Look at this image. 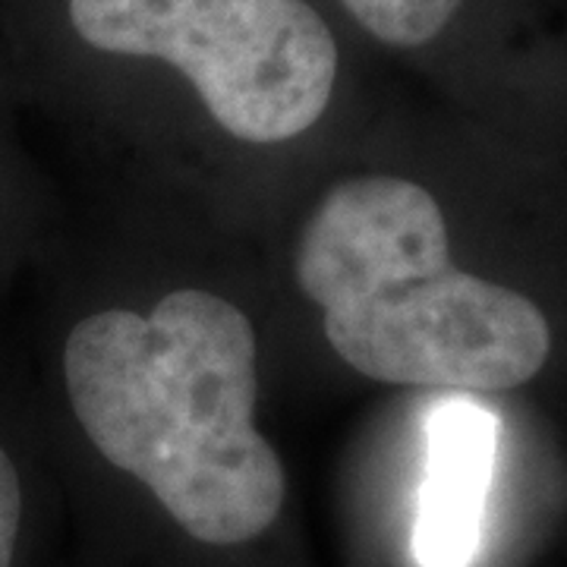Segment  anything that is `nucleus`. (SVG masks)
<instances>
[{"instance_id": "20e7f679", "label": "nucleus", "mask_w": 567, "mask_h": 567, "mask_svg": "<svg viewBox=\"0 0 567 567\" xmlns=\"http://www.w3.org/2000/svg\"><path fill=\"white\" fill-rule=\"evenodd\" d=\"M425 439L413 555L420 567H470L483 543L498 423L486 406L454 398L432 410Z\"/></svg>"}, {"instance_id": "39448f33", "label": "nucleus", "mask_w": 567, "mask_h": 567, "mask_svg": "<svg viewBox=\"0 0 567 567\" xmlns=\"http://www.w3.org/2000/svg\"><path fill=\"white\" fill-rule=\"evenodd\" d=\"M341 3L375 39L398 48H416L432 41L461 7V0H341Z\"/></svg>"}, {"instance_id": "f257e3e1", "label": "nucleus", "mask_w": 567, "mask_h": 567, "mask_svg": "<svg viewBox=\"0 0 567 567\" xmlns=\"http://www.w3.org/2000/svg\"><path fill=\"white\" fill-rule=\"evenodd\" d=\"M256 353L249 319L208 290L167 293L148 316L95 312L63 347L89 442L208 546L256 539L284 505V466L252 423Z\"/></svg>"}, {"instance_id": "423d86ee", "label": "nucleus", "mask_w": 567, "mask_h": 567, "mask_svg": "<svg viewBox=\"0 0 567 567\" xmlns=\"http://www.w3.org/2000/svg\"><path fill=\"white\" fill-rule=\"evenodd\" d=\"M22 524L20 473L10 454L0 447V567H13V551Z\"/></svg>"}, {"instance_id": "f03ea898", "label": "nucleus", "mask_w": 567, "mask_h": 567, "mask_svg": "<svg viewBox=\"0 0 567 567\" xmlns=\"http://www.w3.org/2000/svg\"><path fill=\"white\" fill-rule=\"evenodd\" d=\"M297 281L334 353L388 385L511 391L551 350L539 306L454 268L435 196L401 177L338 183L300 237Z\"/></svg>"}, {"instance_id": "7ed1b4c3", "label": "nucleus", "mask_w": 567, "mask_h": 567, "mask_svg": "<svg viewBox=\"0 0 567 567\" xmlns=\"http://www.w3.org/2000/svg\"><path fill=\"white\" fill-rule=\"evenodd\" d=\"M85 44L177 66L244 142L306 133L328 107L338 44L306 0H70Z\"/></svg>"}]
</instances>
